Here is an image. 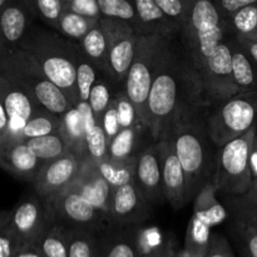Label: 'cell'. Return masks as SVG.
I'll return each instance as SVG.
<instances>
[{
  "label": "cell",
  "instance_id": "6da1fadb",
  "mask_svg": "<svg viewBox=\"0 0 257 257\" xmlns=\"http://www.w3.org/2000/svg\"><path fill=\"white\" fill-rule=\"evenodd\" d=\"M201 102L203 88L197 68L183 48L170 40L148 95V131L153 142L162 140L183 113Z\"/></svg>",
  "mask_w": 257,
  "mask_h": 257
},
{
  "label": "cell",
  "instance_id": "7a4b0ae2",
  "mask_svg": "<svg viewBox=\"0 0 257 257\" xmlns=\"http://www.w3.org/2000/svg\"><path fill=\"white\" fill-rule=\"evenodd\" d=\"M165 137L172 141L185 171L188 203L208 182H213L215 175L218 147L208 133L205 100L183 113Z\"/></svg>",
  "mask_w": 257,
  "mask_h": 257
},
{
  "label": "cell",
  "instance_id": "3957f363",
  "mask_svg": "<svg viewBox=\"0 0 257 257\" xmlns=\"http://www.w3.org/2000/svg\"><path fill=\"white\" fill-rule=\"evenodd\" d=\"M19 47L34 57L47 77L68 95L73 105L79 103L73 40L52 28L33 24Z\"/></svg>",
  "mask_w": 257,
  "mask_h": 257
},
{
  "label": "cell",
  "instance_id": "277c9868",
  "mask_svg": "<svg viewBox=\"0 0 257 257\" xmlns=\"http://www.w3.org/2000/svg\"><path fill=\"white\" fill-rule=\"evenodd\" d=\"M0 73L24 87L44 109L62 115L74 105L68 95L52 82L28 50L12 48L0 55Z\"/></svg>",
  "mask_w": 257,
  "mask_h": 257
},
{
  "label": "cell",
  "instance_id": "5b68a950",
  "mask_svg": "<svg viewBox=\"0 0 257 257\" xmlns=\"http://www.w3.org/2000/svg\"><path fill=\"white\" fill-rule=\"evenodd\" d=\"M228 33L230 30L226 20L212 0H195L192 12L180 38L183 50L200 70Z\"/></svg>",
  "mask_w": 257,
  "mask_h": 257
},
{
  "label": "cell",
  "instance_id": "8992f818",
  "mask_svg": "<svg viewBox=\"0 0 257 257\" xmlns=\"http://www.w3.org/2000/svg\"><path fill=\"white\" fill-rule=\"evenodd\" d=\"M208 133L218 148L257 125V92L237 93L206 103Z\"/></svg>",
  "mask_w": 257,
  "mask_h": 257
},
{
  "label": "cell",
  "instance_id": "52a82bcc",
  "mask_svg": "<svg viewBox=\"0 0 257 257\" xmlns=\"http://www.w3.org/2000/svg\"><path fill=\"white\" fill-rule=\"evenodd\" d=\"M256 137L257 125L218 148L213 175L217 192L241 196L248 190L253 181L251 155Z\"/></svg>",
  "mask_w": 257,
  "mask_h": 257
},
{
  "label": "cell",
  "instance_id": "ba28073f",
  "mask_svg": "<svg viewBox=\"0 0 257 257\" xmlns=\"http://www.w3.org/2000/svg\"><path fill=\"white\" fill-rule=\"evenodd\" d=\"M170 40L153 34H141L136 54L124 80V92L137 109L143 124L148 128V95Z\"/></svg>",
  "mask_w": 257,
  "mask_h": 257
},
{
  "label": "cell",
  "instance_id": "9c48e42d",
  "mask_svg": "<svg viewBox=\"0 0 257 257\" xmlns=\"http://www.w3.org/2000/svg\"><path fill=\"white\" fill-rule=\"evenodd\" d=\"M49 202L55 222L67 228L103 232L113 226L109 216L95 207L74 186H69Z\"/></svg>",
  "mask_w": 257,
  "mask_h": 257
},
{
  "label": "cell",
  "instance_id": "30bf717a",
  "mask_svg": "<svg viewBox=\"0 0 257 257\" xmlns=\"http://www.w3.org/2000/svg\"><path fill=\"white\" fill-rule=\"evenodd\" d=\"M100 24L109 43V78L124 89V80L136 54L140 33L131 24L119 19L100 18Z\"/></svg>",
  "mask_w": 257,
  "mask_h": 257
},
{
  "label": "cell",
  "instance_id": "8fae6325",
  "mask_svg": "<svg viewBox=\"0 0 257 257\" xmlns=\"http://www.w3.org/2000/svg\"><path fill=\"white\" fill-rule=\"evenodd\" d=\"M54 222L52 206L48 200L38 195L23 198L10 212L7 225L23 243H35L45 230Z\"/></svg>",
  "mask_w": 257,
  "mask_h": 257
},
{
  "label": "cell",
  "instance_id": "7c38bea8",
  "mask_svg": "<svg viewBox=\"0 0 257 257\" xmlns=\"http://www.w3.org/2000/svg\"><path fill=\"white\" fill-rule=\"evenodd\" d=\"M203 88V100L212 103L238 93L232 74L230 33L198 70Z\"/></svg>",
  "mask_w": 257,
  "mask_h": 257
},
{
  "label": "cell",
  "instance_id": "4fadbf2b",
  "mask_svg": "<svg viewBox=\"0 0 257 257\" xmlns=\"http://www.w3.org/2000/svg\"><path fill=\"white\" fill-rule=\"evenodd\" d=\"M0 102L9 118V130L5 141L19 140L25 123L37 112L44 109L24 87L0 73Z\"/></svg>",
  "mask_w": 257,
  "mask_h": 257
},
{
  "label": "cell",
  "instance_id": "5bb4252c",
  "mask_svg": "<svg viewBox=\"0 0 257 257\" xmlns=\"http://www.w3.org/2000/svg\"><path fill=\"white\" fill-rule=\"evenodd\" d=\"M83 163L84 162L72 152L45 162L33 182L34 191L45 200H53L77 180Z\"/></svg>",
  "mask_w": 257,
  "mask_h": 257
},
{
  "label": "cell",
  "instance_id": "9a60e30c",
  "mask_svg": "<svg viewBox=\"0 0 257 257\" xmlns=\"http://www.w3.org/2000/svg\"><path fill=\"white\" fill-rule=\"evenodd\" d=\"M151 212L152 203L146 200L135 180L112 191L108 215L113 226L141 225L151 217Z\"/></svg>",
  "mask_w": 257,
  "mask_h": 257
},
{
  "label": "cell",
  "instance_id": "2e32d148",
  "mask_svg": "<svg viewBox=\"0 0 257 257\" xmlns=\"http://www.w3.org/2000/svg\"><path fill=\"white\" fill-rule=\"evenodd\" d=\"M135 182L146 200L152 205L166 201L158 142H152L141 151L136 167Z\"/></svg>",
  "mask_w": 257,
  "mask_h": 257
},
{
  "label": "cell",
  "instance_id": "e0dca14e",
  "mask_svg": "<svg viewBox=\"0 0 257 257\" xmlns=\"http://www.w3.org/2000/svg\"><path fill=\"white\" fill-rule=\"evenodd\" d=\"M157 142L160 145L165 198L175 208H182L183 206L187 205L185 171H183L180 158L176 153L172 141L168 137H165Z\"/></svg>",
  "mask_w": 257,
  "mask_h": 257
},
{
  "label": "cell",
  "instance_id": "ac0fdd59",
  "mask_svg": "<svg viewBox=\"0 0 257 257\" xmlns=\"http://www.w3.org/2000/svg\"><path fill=\"white\" fill-rule=\"evenodd\" d=\"M35 19L37 14L28 0H8L0 10V37L7 50L19 47Z\"/></svg>",
  "mask_w": 257,
  "mask_h": 257
},
{
  "label": "cell",
  "instance_id": "d6986e66",
  "mask_svg": "<svg viewBox=\"0 0 257 257\" xmlns=\"http://www.w3.org/2000/svg\"><path fill=\"white\" fill-rule=\"evenodd\" d=\"M44 161L40 160L25 141H5L0 150V167L20 180L34 182Z\"/></svg>",
  "mask_w": 257,
  "mask_h": 257
},
{
  "label": "cell",
  "instance_id": "ffe728a7",
  "mask_svg": "<svg viewBox=\"0 0 257 257\" xmlns=\"http://www.w3.org/2000/svg\"><path fill=\"white\" fill-rule=\"evenodd\" d=\"M138 226H112L100 233L98 257H143Z\"/></svg>",
  "mask_w": 257,
  "mask_h": 257
},
{
  "label": "cell",
  "instance_id": "44dd1931",
  "mask_svg": "<svg viewBox=\"0 0 257 257\" xmlns=\"http://www.w3.org/2000/svg\"><path fill=\"white\" fill-rule=\"evenodd\" d=\"M70 186H74L75 188H78L95 207H98L108 215L113 190L109 182L105 180V177L99 171L97 163H83L79 176Z\"/></svg>",
  "mask_w": 257,
  "mask_h": 257
},
{
  "label": "cell",
  "instance_id": "7402d4cb",
  "mask_svg": "<svg viewBox=\"0 0 257 257\" xmlns=\"http://www.w3.org/2000/svg\"><path fill=\"white\" fill-rule=\"evenodd\" d=\"M142 34L160 35L167 40L180 38V28L162 12L155 0H133Z\"/></svg>",
  "mask_w": 257,
  "mask_h": 257
},
{
  "label": "cell",
  "instance_id": "603a6c76",
  "mask_svg": "<svg viewBox=\"0 0 257 257\" xmlns=\"http://www.w3.org/2000/svg\"><path fill=\"white\" fill-rule=\"evenodd\" d=\"M232 74L238 93L257 92V63L250 57L237 38L230 33Z\"/></svg>",
  "mask_w": 257,
  "mask_h": 257
},
{
  "label": "cell",
  "instance_id": "cb8c5ba5",
  "mask_svg": "<svg viewBox=\"0 0 257 257\" xmlns=\"http://www.w3.org/2000/svg\"><path fill=\"white\" fill-rule=\"evenodd\" d=\"M145 132L150 133L148 128L143 124H135L122 128L108 145L107 158L114 161H124L137 158L141 151V138Z\"/></svg>",
  "mask_w": 257,
  "mask_h": 257
},
{
  "label": "cell",
  "instance_id": "d4e9b609",
  "mask_svg": "<svg viewBox=\"0 0 257 257\" xmlns=\"http://www.w3.org/2000/svg\"><path fill=\"white\" fill-rule=\"evenodd\" d=\"M83 52L97 67L100 74L109 78V43H108L107 34L100 24V19L97 24L85 34L79 42Z\"/></svg>",
  "mask_w": 257,
  "mask_h": 257
},
{
  "label": "cell",
  "instance_id": "484cf974",
  "mask_svg": "<svg viewBox=\"0 0 257 257\" xmlns=\"http://www.w3.org/2000/svg\"><path fill=\"white\" fill-rule=\"evenodd\" d=\"M216 190L213 182H208L196 196L193 216L205 222L210 227L218 225L226 218V210L216 200Z\"/></svg>",
  "mask_w": 257,
  "mask_h": 257
},
{
  "label": "cell",
  "instance_id": "4316f807",
  "mask_svg": "<svg viewBox=\"0 0 257 257\" xmlns=\"http://www.w3.org/2000/svg\"><path fill=\"white\" fill-rule=\"evenodd\" d=\"M60 117H62V130H60V132L67 140L68 145L70 147V152L74 153L75 156H78L83 161L85 130L84 120H83V115L80 113L79 108L74 105L72 109L65 112Z\"/></svg>",
  "mask_w": 257,
  "mask_h": 257
},
{
  "label": "cell",
  "instance_id": "83f0119b",
  "mask_svg": "<svg viewBox=\"0 0 257 257\" xmlns=\"http://www.w3.org/2000/svg\"><path fill=\"white\" fill-rule=\"evenodd\" d=\"M44 257H68L69 228L53 222L35 242Z\"/></svg>",
  "mask_w": 257,
  "mask_h": 257
},
{
  "label": "cell",
  "instance_id": "f1b7e54d",
  "mask_svg": "<svg viewBox=\"0 0 257 257\" xmlns=\"http://www.w3.org/2000/svg\"><path fill=\"white\" fill-rule=\"evenodd\" d=\"M73 49H74L75 69H77L78 98L79 102H88L93 84L100 73L92 60L83 52L79 43L73 42Z\"/></svg>",
  "mask_w": 257,
  "mask_h": 257
},
{
  "label": "cell",
  "instance_id": "f546056e",
  "mask_svg": "<svg viewBox=\"0 0 257 257\" xmlns=\"http://www.w3.org/2000/svg\"><path fill=\"white\" fill-rule=\"evenodd\" d=\"M98 20L99 19L84 17V15H80L65 8L55 24L54 30H57L67 39L79 43L85 37V34L97 24Z\"/></svg>",
  "mask_w": 257,
  "mask_h": 257
},
{
  "label": "cell",
  "instance_id": "4dcf8cb0",
  "mask_svg": "<svg viewBox=\"0 0 257 257\" xmlns=\"http://www.w3.org/2000/svg\"><path fill=\"white\" fill-rule=\"evenodd\" d=\"M25 142L28 143L30 150L44 162L57 160V158L70 152L69 145H68L67 140L62 135V132L30 138Z\"/></svg>",
  "mask_w": 257,
  "mask_h": 257
},
{
  "label": "cell",
  "instance_id": "1f68e13d",
  "mask_svg": "<svg viewBox=\"0 0 257 257\" xmlns=\"http://www.w3.org/2000/svg\"><path fill=\"white\" fill-rule=\"evenodd\" d=\"M120 89H123V88H119L118 85H115L110 78L105 77L103 74L98 75L97 80L94 82L92 90H90L88 103H89L90 108L93 110V114H94L95 119H97V122L99 124L103 114H104L107 108L109 107L112 100L114 99L115 94Z\"/></svg>",
  "mask_w": 257,
  "mask_h": 257
},
{
  "label": "cell",
  "instance_id": "d6a6232c",
  "mask_svg": "<svg viewBox=\"0 0 257 257\" xmlns=\"http://www.w3.org/2000/svg\"><path fill=\"white\" fill-rule=\"evenodd\" d=\"M62 130V117L47 109H42L35 113L23 127L19 140L27 141L30 138L42 137L60 132Z\"/></svg>",
  "mask_w": 257,
  "mask_h": 257
},
{
  "label": "cell",
  "instance_id": "836d02e7",
  "mask_svg": "<svg viewBox=\"0 0 257 257\" xmlns=\"http://www.w3.org/2000/svg\"><path fill=\"white\" fill-rule=\"evenodd\" d=\"M137 160L138 157L124 161L104 158V160L97 162V166L102 175L105 177V180L109 182L112 190H114L118 186H122L130 181L135 180Z\"/></svg>",
  "mask_w": 257,
  "mask_h": 257
},
{
  "label": "cell",
  "instance_id": "e575fe53",
  "mask_svg": "<svg viewBox=\"0 0 257 257\" xmlns=\"http://www.w3.org/2000/svg\"><path fill=\"white\" fill-rule=\"evenodd\" d=\"M211 235L210 226L192 216L188 223L183 251L191 257H203L207 251Z\"/></svg>",
  "mask_w": 257,
  "mask_h": 257
},
{
  "label": "cell",
  "instance_id": "d590c367",
  "mask_svg": "<svg viewBox=\"0 0 257 257\" xmlns=\"http://www.w3.org/2000/svg\"><path fill=\"white\" fill-rule=\"evenodd\" d=\"M100 233L102 232L69 228L68 257H98Z\"/></svg>",
  "mask_w": 257,
  "mask_h": 257
},
{
  "label": "cell",
  "instance_id": "8d00e7d4",
  "mask_svg": "<svg viewBox=\"0 0 257 257\" xmlns=\"http://www.w3.org/2000/svg\"><path fill=\"white\" fill-rule=\"evenodd\" d=\"M231 34L241 38H257V4L248 5L226 19Z\"/></svg>",
  "mask_w": 257,
  "mask_h": 257
},
{
  "label": "cell",
  "instance_id": "74e56055",
  "mask_svg": "<svg viewBox=\"0 0 257 257\" xmlns=\"http://www.w3.org/2000/svg\"><path fill=\"white\" fill-rule=\"evenodd\" d=\"M102 17L119 19L132 25L140 34H142L141 23L136 13L133 0H97Z\"/></svg>",
  "mask_w": 257,
  "mask_h": 257
},
{
  "label": "cell",
  "instance_id": "f35d334b",
  "mask_svg": "<svg viewBox=\"0 0 257 257\" xmlns=\"http://www.w3.org/2000/svg\"><path fill=\"white\" fill-rule=\"evenodd\" d=\"M230 233L243 257H257V230L248 223L232 217Z\"/></svg>",
  "mask_w": 257,
  "mask_h": 257
},
{
  "label": "cell",
  "instance_id": "ab89813d",
  "mask_svg": "<svg viewBox=\"0 0 257 257\" xmlns=\"http://www.w3.org/2000/svg\"><path fill=\"white\" fill-rule=\"evenodd\" d=\"M155 2L182 32L192 12L195 0H155Z\"/></svg>",
  "mask_w": 257,
  "mask_h": 257
},
{
  "label": "cell",
  "instance_id": "60d3db41",
  "mask_svg": "<svg viewBox=\"0 0 257 257\" xmlns=\"http://www.w3.org/2000/svg\"><path fill=\"white\" fill-rule=\"evenodd\" d=\"M38 19L42 20L47 27L54 29L58 19L65 10V3L63 0H28Z\"/></svg>",
  "mask_w": 257,
  "mask_h": 257
},
{
  "label": "cell",
  "instance_id": "b9f144b4",
  "mask_svg": "<svg viewBox=\"0 0 257 257\" xmlns=\"http://www.w3.org/2000/svg\"><path fill=\"white\" fill-rule=\"evenodd\" d=\"M226 203L230 210L231 217L238 218L257 230V207L243 200L241 196L226 195Z\"/></svg>",
  "mask_w": 257,
  "mask_h": 257
},
{
  "label": "cell",
  "instance_id": "7bdbcfd3",
  "mask_svg": "<svg viewBox=\"0 0 257 257\" xmlns=\"http://www.w3.org/2000/svg\"><path fill=\"white\" fill-rule=\"evenodd\" d=\"M115 102H117L120 127L122 128L131 127V125L140 124V123L141 124H143L140 115H138L137 109H136L133 103L130 100V98L127 97L124 89H120L119 92L115 94Z\"/></svg>",
  "mask_w": 257,
  "mask_h": 257
},
{
  "label": "cell",
  "instance_id": "ee69618b",
  "mask_svg": "<svg viewBox=\"0 0 257 257\" xmlns=\"http://www.w3.org/2000/svg\"><path fill=\"white\" fill-rule=\"evenodd\" d=\"M23 243L7 225V221L0 225V257H13L22 247Z\"/></svg>",
  "mask_w": 257,
  "mask_h": 257
},
{
  "label": "cell",
  "instance_id": "f6af8a7d",
  "mask_svg": "<svg viewBox=\"0 0 257 257\" xmlns=\"http://www.w3.org/2000/svg\"><path fill=\"white\" fill-rule=\"evenodd\" d=\"M100 125H102L103 131H104L105 136L108 138V142H109L112 138H114L117 136V133L122 130L119 122V115H118V108H117V102L114 99L112 100L109 107L107 108V110L103 114L102 119H100Z\"/></svg>",
  "mask_w": 257,
  "mask_h": 257
},
{
  "label": "cell",
  "instance_id": "bcb514c9",
  "mask_svg": "<svg viewBox=\"0 0 257 257\" xmlns=\"http://www.w3.org/2000/svg\"><path fill=\"white\" fill-rule=\"evenodd\" d=\"M203 257H235L230 242L225 236L212 232L207 251Z\"/></svg>",
  "mask_w": 257,
  "mask_h": 257
},
{
  "label": "cell",
  "instance_id": "7dc6e473",
  "mask_svg": "<svg viewBox=\"0 0 257 257\" xmlns=\"http://www.w3.org/2000/svg\"><path fill=\"white\" fill-rule=\"evenodd\" d=\"M65 7L78 14L93 18V19L103 18L97 0H65Z\"/></svg>",
  "mask_w": 257,
  "mask_h": 257
},
{
  "label": "cell",
  "instance_id": "c3c4849f",
  "mask_svg": "<svg viewBox=\"0 0 257 257\" xmlns=\"http://www.w3.org/2000/svg\"><path fill=\"white\" fill-rule=\"evenodd\" d=\"M212 2L225 20L237 10L248 5L257 4V0H212Z\"/></svg>",
  "mask_w": 257,
  "mask_h": 257
},
{
  "label": "cell",
  "instance_id": "681fc988",
  "mask_svg": "<svg viewBox=\"0 0 257 257\" xmlns=\"http://www.w3.org/2000/svg\"><path fill=\"white\" fill-rule=\"evenodd\" d=\"M237 38L238 43L243 47V49H245L246 52L250 54V57L257 63V38Z\"/></svg>",
  "mask_w": 257,
  "mask_h": 257
},
{
  "label": "cell",
  "instance_id": "f907efd6",
  "mask_svg": "<svg viewBox=\"0 0 257 257\" xmlns=\"http://www.w3.org/2000/svg\"><path fill=\"white\" fill-rule=\"evenodd\" d=\"M13 257H44L35 243H27L23 245Z\"/></svg>",
  "mask_w": 257,
  "mask_h": 257
},
{
  "label": "cell",
  "instance_id": "816d5d0a",
  "mask_svg": "<svg viewBox=\"0 0 257 257\" xmlns=\"http://www.w3.org/2000/svg\"><path fill=\"white\" fill-rule=\"evenodd\" d=\"M241 197L245 201H247L248 203H251V205L257 207V178L252 181L248 190L243 195H241Z\"/></svg>",
  "mask_w": 257,
  "mask_h": 257
},
{
  "label": "cell",
  "instance_id": "f5cc1de1",
  "mask_svg": "<svg viewBox=\"0 0 257 257\" xmlns=\"http://www.w3.org/2000/svg\"><path fill=\"white\" fill-rule=\"evenodd\" d=\"M8 130H9V118H8L5 108L3 103L0 102V135L4 138H7Z\"/></svg>",
  "mask_w": 257,
  "mask_h": 257
},
{
  "label": "cell",
  "instance_id": "db71d44e",
  "mask_svg": "<svg viewBox=\"0 0 257 257\" xmlns=\"http://www.w3.org/2000/svg\"><path fill=\"white\" fill-rule=\"evenodd\" d=\"M162 257H181V250H177L172 241H167L162 246Z\"/></svg>",
  "mask_w": 257,
  "mask_h": 257
},
{
  "label": "cell",
  "instance_id": "11a10c76",
  "mask_svg": "<svg viewBox=\"0 0 257 257\" xmlns=\"http://www.w3.org/2000/svg\"><path fill=\"white\" fill-rule=\"evenodd\" d=\"M251 165H252V175H253V180H255V178H257V146H256V143H253L252 155H251Z\"/></svg>",
  "mask_w": 257,
  "mask_h": 257
},
{
  "label": "cell",
  "instance_id": "9f6ffc18",
  "mask_svg": "<svg viewBox=\"0 0 257 257\" xmlns=\"http://www.w3.org/2000/svg\"><path fill=\"white\" fill-rule=\"evenodd\" d=\"M163 246V245H162ZM162 246L153 251V257H162Z\"/></svg>",
  "mask_w": 257,
  "mask_h": 257
},
{
  "label": "cell",
  "instance_id": "6f0895ef",
  "mask_svg": "<svg viewBox=\"0 0 257 257\" xmlns=\"http://www.w3.org/2000/svg\"><path fill=\"white\" fill-rule=\"evenodd\" d=\"M8 218V212H0V225L4 223Z\"/></svg>",
  "mask_w": 257,
  "mask_h": 257
},
{
  "label": "cell",
  "instance_id": "680465c9",
  "mask_svg": "<svg viewBox=\"0 0 257 257\" xmlns=\"http://www.w3.org/2000/svg\"><path fill=\"white\" fill-rule=\"evenodd\" d=\"M5 52H7V48H5L4 43H3L2 37H0V55H2L3 53H5Z\"/></svg>",
  "mask_w": 257,
  "mask_h": 257
},
{
  "label": "cell",
  "instance_id": "91938a15",
  "mask_svg": "<svg viewBox=\"0 0 257 257\" xmlns=\"http://www.w3.org/2000/svg\"><path fill=\"white\" fill-rule=\"evenodd\" d=\"M4 143H5V138L3 137L2 135H0V150H2V148H3V146H4Z\"/></svg>",
  "mask_w": 257,
  "mask_h": 257
},
{
  "label": "cell",
  "instance_id": "94428289",
  "mask_svg": "<svg viewBox=\"0 0 257 257\" xmlns=\"http://www.w3.org/2000/svg\"><path fill=\"white\" fill-rule=\"evenodd\" d=\"M7 2H8V0H0V10H2L3 8H4V5L7 4Z\"/></svg>",
  "mask_w": 257,
  "mask_h": 257
},
{
  "label": "cell",
  "instance_id": "6125c7cd",
  "mask_svg": "<svg viewBox=\"0 0 257 257\" xmlns=\"http://www.w3.org/2000/svg\"><path fill=\"white\" fill-rule=\"evenodd\" d=\"M181 257H191V256H188L187 253L185 252V251H183V250H181Z\"/></svg>",
  "mask_w": 257,
  "mask_h": 257
},
{
  "label": "cell",
  "instance_id": "be15d7a7",
  "mask_svg": "<svg viewBox=\"0 0 257 257\" xmlns=\"http://www.w3.org/2000/svg\"><path fill=\"white\" fill-rule=\"evenodd\" d=\"M143 257H153V252L148 253V255H146V256H143Z\"/></svg>",
  "mask_w": 257,
  "mask_h": 257
},
{
  "label": "cell",
  "instance_id": "e7e4bbea",
  "mask_svg": "<svg viewBox=\"0 0 257 257\" xmlns=\"http://www.w3.org/2000/svg\"><path fill=\"white\" fill-rule=\"evenodd\" d=\"M63 2H64V3H65V0H63Z\"/></svg>",
  "mask_w": 257,
  "mask_h": 257
}]
</instances>
